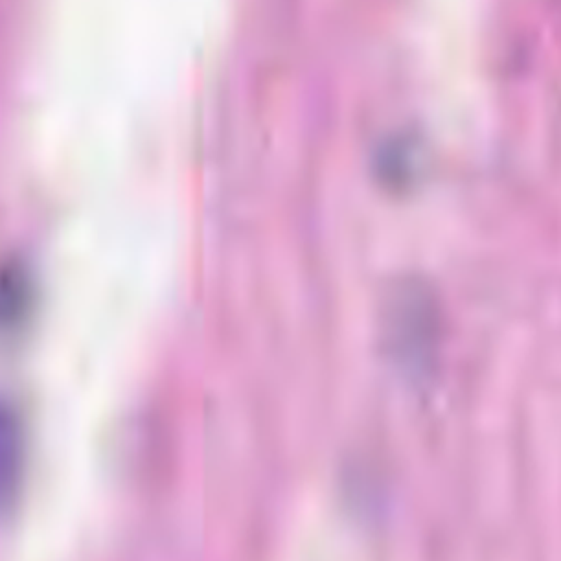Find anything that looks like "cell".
<instances>
[{"label":"cell","mask_w":561,"mask_h":561,"mask_svg":"<svg viewBox=\"0 0 561 561\" xmlns=\"http://www.w3.org/2000/svg\"><path fill=\"white\" fill-rule=\"evenodd\" d=\"M24 425L15 405L0 397V515H7L20 495L24 478Z\"/></svg>","instance_id":"cell-1"},{"label":"cell","mask_w":561,"mask_h":561,"mask_svg":"<svg viewBox=\"0 0 561 561\" xmlns=\"http://www.w3.org/2000/svg\"><path fill=\"white\" fill-rule=\"evenodd\" d=\"M33 298V280L20 263H4L0 267V329L18 327L28 313Z\"/></svg>","instance_id":"cell-2"}]
</instances>
